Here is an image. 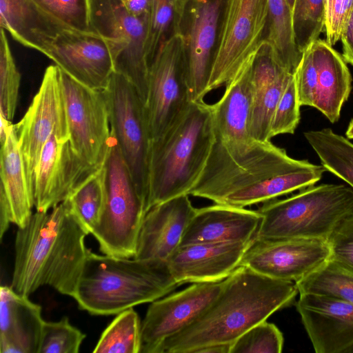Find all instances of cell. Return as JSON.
<instances>
[{"label":"cell","mask_w":353,"mask_h":353,"mask_svg":"<svg viewBox=\"0 0 353 353\" xmlns=\"http://www.w3.org/2000/svg\"><path fill=\"white\" fill-rule=\"evenodd\" d=\"M296 284L277 280L239 266L224 279L211 304L191 324L168 339L160 353H197L215 345H231L275 312L292 305Z\"/></svg>","instance_id":"obj_1"},{"label":"cell","mask_w":353,"mask_h":353,"mask_svg":"<svg viewBox=\"0 0 353 353\" xmlns=\"http://www.w3.org/2000/svg\"><path fill=\"white\" fill-rule=\"evenodd\" d=\"M89 234L63 201L32 213L17 227L10 287L29 296L44 285L74 296L86 258Z\"/></svg>","instance_id":"obj_2"},{"label":"cell","mask_w":353,"mask_h":353,"mask_svg":"<svg viewBox=\"0 0 353 353\" xmlns=\"http://www.w3.org/2000/svg\"><path fill=\"white\" fill-rule=\"evenodd\" d=\"M101 255L88 249L74 298L93 315L117 314L151 303L179 285L167 261Z\"/></svg>","instance_id":"obj_3"},{"label":"cell","mask_w":353,"mask_h":353,"mask_svg":"<svg viewBox=\"0 0 353 353\" xmlns=\"http://www.w3.org/2000/svg\"><path fill=\"white\" fill-rule=\"evenodd\" d=\"M214 141L211 104L191 102L160 137L151 141L148 210L189 192L202 172Z\"/></svg>","instance_id":"obj_4"},{"label":"cell","mask_w":353,"mask_h":353,"mask_svg":"<svg viewBox=\"0 0 353 353\" xmlns=\"http://www.w3.org/2000/svg\"><path fill=\"white\" fill-rule=\"evenodd\" d=\"M258 211L261 221L256 239L327 241L339 223L353 213V189L343 184L313 185L285 199L263 203Z\"/></svg>","instance_id":"obj_5"},{"label":"cell","mask_w":353,"mask_h":353,"mask_svg":"<svg viewBox=\"0 0 353 353\" xmlns=\"http://www.w3.org/2000/svg\"><path fill=\"white\" fill-rule=\"evenodd\" d=\"M323 167L295 159L269 141H257L248 150L230 154L214 145L189 195L221 203L229 194L252 187L273 176Z\"/></svg>","instance_id":"obj_6"},{"label":"cell","mask_w":353,"mask_h":353,"mask_svg":"<svg viewBox=\"0 0 353 353\" xmlns=\"http://www.w3.org/2000/svg\"><path fill=\"white\" fill-rule=\"evenodd\" d=\"M105 167V208L92 234L103 254L132 258L148 204L138 192L113 135Z\"/></svg>","instance_id":"obj_7"},{"label":"cell","mask_w":353,"mask_h":353,"mask_svg":"<svg viewBox=\"0 0 353 353\" xmlns=\"http://www.w3.org/2000/svg\"><path fill=\"white\" fill-rule=\"evenodd\" d=\"M91 30L107 42L114 72L127 78L146 103L149 64L146 55L148 14L136 16L121 0H90Z\"/></svg>","instance_id":"obj_8"},{"label":"cell","mask_w":353,"mask_h":353,"mask_svg":"<svg viewBox=\"0 0 353 353\" xmlns=\"http://www.w3.org/2000/svg\"><path fill=\"white\" fill-rule=\"evenodd\" d=\"M103 92L111 133L138 192L148 204L151 138L145 103L136 87L124 76L115 72Z\"/></svg>","instance_id":"obj_9"},{"label":"cell","mask_w":353,"mask_h":353,"mask_svg":"<svg viewBox=\"0 0 353 353\" xmlns=\"http://www.w3.org/2000/svg\"><path fill=\"white\" fill-rule=\"evenodd\" d=\"M267 0H226L208 93L225 85L265 41Z\"/></svg>","instance_id":"obj_10"},{"label":"cell","mask_w":353,"mask_h":353,"mask_svg":"<svg viewBox=\"0 0 353 353\" xmlns=\"http://www.w3.org/2000/svg\"><path fill=\"white\" fill-rule=\"evenodd\" d=\"M33 49L79 83L94 90H104L114 72L108 43L94 31L65 26L46 32L37 31Z\"/></svg>","instance_id":"obj_11"},{"label":"cell","mask_w":353,"mask_h":353,"mask_svg":"<svg viewBox=\"0 0 353 353\" xmlns=\"http://www.w3.org/2000/svg\"><path fill=\"white\" fill-rule=\"evenodd\" d=\"M14 128L29 189L34 196L36 169L44 145L53 134L60 141H69L61 69L57 65L46 69L37 93Z\"/></svg>","instance_id":"obj_12"},{"label":"cell","mask_w":353,"mask_h":353,"mask_svg":"<svg viewBox=\"0 0 353 353\" xmlns=\"http://www.w3.org/2000/svg\"><path fill=\"white\" fill-rule=\"evenodd\" d=\"M61 75L70 145L85 163L100 167L112 139L103 90L87 87L61 70Z\"/></svg>","instance_id":"obj_13"},{"label":"cell","mask_w":353,"mask_h":353,"mask_svg":"<svg viewBox=\"0 0 353 353\" xmlns=\"http://www.w3.org/2000/svg\"><path fill=\"white\" fill-rule=\"evenodd\" d=\"M226 0H187L179 25L191 102L203 101L215 58Z\"/></svg>","instance_id":"obj_14"},{"label":"cell","mask_w":353,"mask_h":353,"mask_svg":"<svg viewBox=\"0 0 353 353\" xmlns=\"http://www.w3.org/2000/svg\"><path fill=\"white\" fill-rule=\"evenodd\" d=\"M190 103L182 39L176 34L159 50L149 66L145 106L151 141L161 137Z\"/></svg>","instance_id":"obj_15"},{"label":"cell","mask_w":353,"mask_h":353,"mask_svg":"<svg viewBox=\"0 0 353 353\" xmlns=\"http://www.w3.org/2000/svg\"><path fill=\"white\" fill-rule=\"evenodd\" d=\"M224 279L194 283L151 302L141 322L140 353H160L163 343L194 321L221 292Z\"/></svg>","instance_id":"obj_16"},{"label":"cell","mask_w":353,"mask_h":353,"mask_svg":"<svg viewBox=\"0 0 353 353\" xmlns=\"http://www.w3.org/2000/svg\"><path fill=\"white\" fill-rule=\"evenodd\" d=\"M327 241L254 239L239 266L267 277L296 282L330 258Z\"/></svg>","instance_id":"obj_17"},{"label":"cell","mask_w":353,"mask_h":353,"mask_svg":"<svg viewBox=\"0 0 353 353\" xmlns=\"http://www.w3.org/2000/svg\"><path fill=\"white\" fill-rule=\"evenodd\" d=\"M100 167L85 163L74 152L69 141H60L55 134H52L43 148L36 169V211L48 212L65 201Z\"/></svg>","instance_id":"obj_18"},{"label":"cell","mask_w":353,"mask_h":353,"mask_svg":"<svg viewBox=\"0 0 353 353\" xmlns=\"http://www.w3.org/2000/svg\"><path fill=\"white\" fill-rule=\"evenodd\" d=\"M296 307L316 353H345L353 345L352 303L305 293Z\"/></svg>","instance_id":"obj_19"},{"label":"cell","mask_w":353,"mask_h":353,"mask_svg":"<svg viewBox=\"0 0 353 353\" xmlns=\"http://www.w3.org/2000/svg\"><path fill=\"white\" fill-rule=\"evenodd\" d=\"M252 61L225 85V92L219 100L211 104L214 143L229 153L245 152L257 141L250 134L254 97Z\"/></svg>","instance_id":"obj_20"},{"label":"cell","mask_w":353,"mask_h":353,"mask_svg":"<svg viewBox=\"0 0 353 353\" xmlns=\"http://www.w3.org/2000/svg\"><path fill=\"white\" fill-rule=\"evenodd\" d=\"M252 240L179 246L167 262L179 285L186 283L220 281L229 276L240 265Z\"/></svg>","instance_id":"obj_21"},{"label":"cell","mask_w":353,"mask_h":353,"mask_svg":"<svg viewBox=\"0 0 353 353\" xmlns=\"http://www.w3.org/2000/svg\"><path fill=\"white\" fill-rule=\"evenodd\" d=\"M195 210L188 194L151 208L143 219L134 258L167 261L180 246Z\"/></svg>","instance_id":"obj_22"},{"label":"cell","mask_w":353,"mask_h":353,"mask_svg":"<svg viewBox=\"0 0 353 353\" xmlns=\"http://www.w3.org/2000/svg\"><path fill=\"white\" fill-rule=\"evenodd\" d=\"M261 221L258 210L223 203L196 208L180 246L202 243L248 242Z\"/></svg>","instance_id":"obj_23"},{"label":"cell","mask_w":353,"mask_h":353,"mask_svg":"<svg viewBox=\"0 0 353 353\" xmlns=\"http://www.w3.org/2000/svg\"><path fill=\"white\" fill-rule=\"evenodd\" d=\"M44 323L39 305L10 286H1V353H38Z\"/></svg>","instance_id":"obj_24"},{"label":"cell","mask_w":353,"mask_h":353,"mask_svg":"<svg viewBox=\"0 0 353 353\" xmlns=\"http://www.w3.org/2000/svg\"><path fill=\"white\" fill-rule=\"evenodd\" d=\"M310 48L317 69L314 107L331 123L339 121L351 92L352 77L343 57L326 41L317 39Z\"/></svg>","instance_id":"obj_25"},{"label":"cell","mask_w":353,"mask_h":353,"mask_svg":"<svg viewBox=\"0 0 353 353\" xmlns=\"http://www.w3.org/2000/svg\"><path fill=\"white\" fill-rule=\"evenodd\" d=\"M1 145L0 191L8 201L12 223L23 227L33 213L34 199L29 189L14 124Z\"/></svg>","instance_id":"obj_26"},{"label":"cell","mask_w":353,"mask_h":353,"mask_svg":"<svg viewBox=\"0 0 353 353\" xmlns=\"http://www.w3.org/2000/svg\"><path fill=\"white\" fill-rule=\"evenodd\" d=\"M327 171L323 166L315 170H303L273 176L252 187L227 196L221 203L245 208L263 203L279 196L315 185Z\"/></svg>","instance_id":"obj_27"},{"label":"cell","mask_w":353,"mask_h":353,"mask_svg":"<svg viewBox=\"0 0 353 353\" xmlns=\"http://www.w3.org/2000/svg\"><path fill=\"white\" fill-rule=\"evenodd\" d=\"M0 26L21 45L33 48L35 32L63 25L30 0H0Z\"/></svg>","instance_id":"obj_28"},{"label":"cell","mask_w":353,"mask_h":353,"mask_svg":"<svg viewBox=\"0 0 353 353\" xmlns=\"http://www.w3.org/2000/svg\"><path fill=\"white\" fill-rule=\"evenodd\" d=\"M303 135L326 170L353 189V143L329 128L306 131Z\"/></svg>","instance_id":"obj_29"},{"label":"cell","mask_w":353,"mask_h":353,"mask_svg":"<svg viewBox=\"0 0 353 353\" xmlns=\"http://www.w3.org/2000/svg\"><path fill=\"white\" fill-rule=\"evenodd\" d=\"M299 294L327 296L353 304V266L330 258L296 282Z\"/></svg>","instance_id":"obj_30"},{"label":"cell","mask_w":353,"mask_h":353,"mask_svg":"<svg viewBox=\"0 0 353 353\" xmlns=\"http://www.w3.org/2000/svg\"><path fill=\"white\" fill-rule=\"evenodd\" d=\"M268 22L265 41L272 48L276 57L285 68L294 72L302 54L293 36L292 11L287 0H267Z\"/></svg>","instance_id":"obj_31"},{"label":"cell","mask_w":353,"mask_h":353,"mask_svg":"<svg viewBox=\"0 0 353 353\" xmlns=\"http://www.w3.org/2000/svg\"><path fill=\"white\" fill-rule=\"evenodd\" d=\"M106 200L105 162L63 201L89 234L103 214Z\"/></svg>","instance_id":"obj_32"},{"label":"cell","mask_w":353,"mask_h":353,"mask_svg":"<svg viewBox=\"0 0 353 353\" xmlns=\"http://www.w3.org/2000/svg\"><path fill=\"white\" fill-rule=\"evenodd\" d=\"M187 0H150L146 55L149 66L159 50L174 36L179 25Z\"/></svg>","instance_id":"obj_33"},{"label":"cell","mask_w":353,"mask_h":353,"mask_svg":"<svg viewBox=\"0 0 353 353\" xmlns=\"http://www.w3.org/2000/svg\"><path fill=\"white\" fill-rule=\"evenodd\" d=\"M141 330L137 312L132 307L123 310L103 332L92 352L140 353Z\"/></svg>","instance_id":"obj_34"},{"label":"cell","mask_w":353,"mask_h":353,"mask_svg":"<svg viewBox=\"0 0 353 353\" xmlns=\"http://www.w3.org/2000/svg\"><path fill=\"white\" fill-rule=\"evenodd\" d=\"M294 74L285 69L255 92L250 121V134L254 139L263 142L270 141V125L274 110Z\"/></svg>","instance_id":"obj_35"},{"label":"cell","mask_w":353,"mask_h":353,"mask_svg":"<svg viewBox=\"0 0 353 353\" xmlns=\"http://www.w3.org/2000/svg\"><path fill=\"white\" fill-rule=\"evenodd\" d=\"M325 0H295L292 10V32L301 53L319 39L325 29Z\"/></svg>","instance_id":"obj_36"},{"label":"cell","mask_w":353,"mask_h":353,"mask_svg":"<svg viewBox=\"0 0 353 353\" xmlns=\"http://www.w3.org/2000/svg\"><path fill=\"white\" fill-rule=\"evenodd\" d=\"M21 74L13 58L6 30L0 32V112L12 121L15 114Z\"/></svg>","instance_id":"obj_37"},{"label":"cell","mask_w":353,"mask_h":353,"mask_svg":"<svg viewBox=\"0 0 353 353\" xmlns=\"http://www.w3.org/2000/svg\"><path fill=\"white\" fill-rule=\"evenodd\" d=\"M85 336L67 316L58 321H45L38 353H77Z\"/></svg>","instance_id":"obj_38"},{"label":"cell","mask_w":353,"mask_h":353,"mask_svg":"<svg viewBox=\"0 0 353 353\" xmlns=\"http://www.w3.org/2000/svg\"><path fill=\"white\" fill-rule=\"evenodd\" d=\"M43 12L63 26L91 32L90 0H30Z\"/></svg>","instance_id":"obj_39"},{"label":"cell","mask_w":353,"mask_h":353,"mask_svg":"<svg viewBox=\"0 0 353 353\" xmlns=\"http://www.w3.org/2000/svg\"><path fill=\"white\" fill-rule=\"evenodd\" d=\"M284 343L280 330L266 321L254 325L230 346V353H281Z\"/></svg>","instance_id":"obj_40"},{"label":"cell","mask_w":353,"mask_h":353,"mask_svg":"<svg viewBox=\"0 0 353 353\" xmlns=\"http://www.w3.org/2000/svg\"><path fill=\"white\" fill-rule=\"evenodd\" d=\"M294 76L285 88L274 110L270 125V138L283 134H293L301 114Z\"/></svg>","instance_id":"obj_41"},{"label":"cell","mask_w":353,"mask_h":353,"mask_svg":"<svg viewBox=\"0 0 353 353\" xmlns=\"http://www.w3.org/2000/svg\"><path fill=\"white\" fill-rule=\"evenodd\" d=\"M294 80L299 105L314 107L318 74L310 46L303 52L294 74Z\"/></svg>","instance_id":"obj_42"},{"label":"cell","mask_w":353,"mask_h":353,"mask_svg":"<svg viewBox=\"0 0 353 353\" xmlns=\"http://www.w3.org/2000/svg\"><path fill=\"white\" fill-rule=\"evenodd\" d=\"M330 258L353 266V213L343 219L327 239Z\"/></svg>","instance_id":"obj_43"},{"label":"cell","mask_w":353,"mask_h":353,"mask_svg":"<svg viewBox=\"0 0 353 353\" xmlns=\"http://www.w3.org/2000/svg\"><path fill=\"white\" fill-rule=\"evenodd\" d=\"M326 41L334 46L341 39L344 26L353 9V0H325Z\"/></svg>","instance_id":"obj_44"},{"label":"cell","mask_w":353,"mask_h":353,"mask_svg":"<svg viewBox=\"0 0 353 353\" xmlns=\"http://www.w3.org/2000/svg\"><path fill=\"white\" fill-rule=\"evenodd\" d=\"M342 57L346 63L353 65V9L342 31Z\"/></svg>","instance_id":"obj_45"},{"label":"cell","mask_w":353,"mask_h":353,"mask_svg":"<svg viewBox=\"0 0 353 353\" xmlns=\"http://www.w3.org/2000/svg\"><path fill=\"white\" fill-rule=\"evenodd\" d=\"M12 223L10 208L3 193L0 191V239L2 240L3 235L9 228Z\"/></svg>","instance_id":"obj_46"},{"label":"cell","mask_w":353,"mask_h":353,"mask_svg":"<svg viewBox=\"0 0 353 353\" xmlns=\"http://www.w3.org/2000/svg\"><path fill=\"white\" fill-rule=\"evenodd\" d=\"M125 7L133 14L139 17L148 14L150 0H121Z\"/></svg>","instance_id":"obj_47"},{"label":"cell","mask_w":353,"mask_h":353,"mask_svg":"<svg viewBox=\"0 0 353 353\" xmlns=\"http://www.w3.org/2000/svg\"><path fill=\"white\" fill-rule=\"evenodd\" d=\"M230 345H215L201 349L197 353H230Z\"/></svg>","instance_id":"obj_48"},{"label":"cell","mask_w":353,"mask_h":353,"mask_svg":"<svg viewBox=\"0 0 353 353\" xmlns=\"http://www.w3.org/2000/svg\"><path fill=\"white\" fill-rule=\"evenodd\" d=\"M0 141L1 145L6 140L8 130L10 126L12 124V121L8 120L6 117L0 112Z\"/></svg>","instance_id":"obj_49"},{"label":"cell","mask_w":353,"mask_h":353,"mask_svg":"<svg viewBox=\"0 0 353 353\" xmlns=\"http://www.w3.org/2000/svg\"><path fill=\"white\" fill-rule=\"evenodd\" d=\"M346 137L349 139H353V119L349 123L345 132Z\"/></svg>","instance_id":"obj_50"},{"label":"cell","mask_w":353,"mask_h":353,"mask_svg":"<svg viewBox=\"0 0 353 353\" xmlns=\"http://www.w3.org/2000/svg\"><path fill=\"white\" fill-rule=\"evenodd\" d=\"M288 1V3L290 6V8L291 9V11L292 10V8H293V6H294V2H295V0H287Z\"/></svg>","instance_id":"obj_51"},{"label":"cell","mask_w":353,"mask_h":353,"mask_svg":"<svg viewBox=\"0 0 353 353\" xmlns=\"http://www.w3.org/2000/svg\"><path fill=\"white\" fill-rule=\"evenodd\" d=\"M345 353H353V345L346 350Z\"/></svg>","instance_id":"obj_52"}]
</instances>
